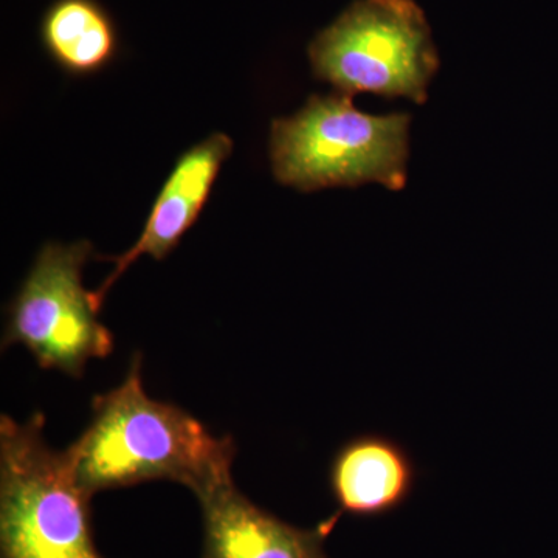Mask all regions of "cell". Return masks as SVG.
<instances>
[{
  "label": "cell",
  "instance_id": "1",
  "mask_svg": "<svg viewBox=\"0 0 558 558\" xmlns=\"http://www.w3.org/2000/svg\"><path fill=\"white\" fill-rule=\"evenodd\" d=\"M142 371V354L135 352L119 387L92 399L90 424L64 450L81 490L92 498L102 490L168 480L197 498L233 480V438H218L189 411L150 399Z\"/></svg>",
  "mask_w": 558,
  "mask_h": 558
},
{
  "label": "cell",
  "instance_id": "2",
  "mask_svg": "<svg viewBox=\"0 0 558 558\" xmlns=\"http://www.w3.org/2000/svg\"><path fill=\"white\" fill-rule=\"evenodd\" d=\"M410 116H368L349 95H312L300 112L274 120L271 171L281 185L311 193L376 182L388 190L407 183Z\"/></svg>",
  "mask_w": 558,
  "mask_h": 558
},
{
  "label": "cell",
  "instance_id": "3",
  "mask_svg": "<svg viewBox=\"0 0 558 558\" xmlns=\"http://www.w3.org/2000/svg\"><path fill=\"white\" fill-rule=\"evenodd\" d=\"M44 428L43 413L0 417V558H105L92 531V498Z\"/></svg>",
  "mask_w": 558,
  "mask_h": 558
},
{
  "label": "cell",
  "instance_id": "4",
  "mask_svg": "<svg viewBox=\"0 0 558 558\" xmlns=\"http://www.w3.org/2000/svg\"><path fill=\"white\" fill-rule=\"evenodd\" d=\"M315 78L340 94L427 100L439 68L424 11L414 0H355L311 40Z\"/></svg>",
  "mask_w": 558,
  "mask_h": 558
},
{
  "label": "cell",
  "instance_id": "5",
  "mask_svg": "<svg viewBox=\"0 0 558 558\" xmlns=\"http://www.w3.org/2000/svg\"><path fill=\"white\" fill-rule=\"evenodd\" d=\"M94 255L89 241L44 245L9 304L2 349L22 344L43 369L83 377L87 362L113 351V333L98 319L83 267Z\"/></svg>",
  "mask_w": 558,
  "mask_h": 558
},
{
  "label": "cell",
  "instance_id": "6",
  "mask_svg": "<svg viewBox=\"0 0 558 558\" xmlns=\"http://www.w3.org/2000/svg\"><path fill=\"white\" fill-rule=\"evenodd\" d=\"M197 501L204 524L201 558H329L325 542L341 519L333 512L317 526H293L250 501L233 480Z\"/></svg>",
  "mask_w": 558,
  "mask_h": 558
},
{
  "label": "cell",
  "instance_id": "7",
  "mask_svg": "<svg viewBox=\"0 0 558 558\" xmlns=\"http://www.w3.org/2000/svg\"><path fill=\"white\" fill-rule=\"evenodd\" d=\"M231 150L233 142L229 135L216 132L179 157L150 208L137 242L121 255L108 258L116 267L100 288L92 292L98 310H101L112 286L140 256L149 255L161 260L178 247L207 205L220 168L229 159Z\"/></svg>",
  "mask_w": 558,
  "mask_h": 558
},
{
  "label": "cell",
  "instance_id": "8",
  "mask_svg": "<svg viewBox=\"0 0 558 558\" xmlns=\"http://www.w3.org/2000/svg\"><path fill=\"white\" fill-rule=\"evenodd\" d=\"M418 468L407 447L379 433H365L341 444L328 469L336 513L379 519L409 502Z\"/></svg>",
  "mask_w": 558,
  "mask_h": 558
},
{
  "label": "cell",
  "instance_id": "9",
  "mask_svg": "<svg viewBox=\"0 0 558 558\" xmlns=\"http://www.w3.org/2000/svg\"><path fill=\"white\" fill-rule=\"evenodd\" d=\"M40 44L72 76L97 75L120 51V35L98 0H53L39 25Z\"/></svg>",
  "mask_w": 558,
  "mask_h": 558
}]
</instances>
